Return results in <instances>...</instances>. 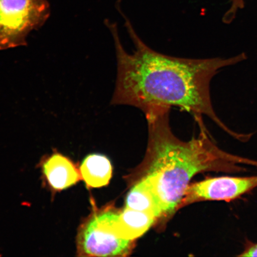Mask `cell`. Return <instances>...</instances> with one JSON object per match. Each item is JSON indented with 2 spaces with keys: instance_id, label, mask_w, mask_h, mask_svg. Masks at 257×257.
Wrapping results in <instances>:
<instances>
[{
  "instance_id": "1",
  "label": "cell",
  "mask_w": 257,
  "mask_h": 257,
  "mask_svg": "<svg viewBox=\"0 0 257 257\" xmlns=\"http://www.w3.org/2000/svg\"><path fill=\"white\" fill-rule=\"evenodd\" d=\"M124 17L136 49L128 53L121 43L117 25L108 22L117 64L111 105L133 106L144 113L157 107H178L195 118L206 115L235 139H248V134L235 133L220 119L210 94L212 78L221 69L246 60L245 53L229 59H193L165 55L144 43Z\"/></svg>"
},
{
  "instance_id": "2",
  "label": "cell",
  "mask_w": 257,
  "mask_h": 257,
  "mask_svg": "<svg viewBox=\"0 0 257 257\" xmlns=\"http://www.w3.org/2000/svg\"><path fill=\"white\" fill-rule=\"evenodd\" d=\"M170 108L157 107L145 112L149 136L146 155L138 166L125 177L132 186L148 177L160 201L162 217L167 222L177 211L193 177L214 172L237 173L243 166L257 168V161L230 154L220 149L209 136L202 117L196 119L200 127L197 138L184 141L170 126Z\"/></svg>"
},
{
  "instance_id": "3",
  "label": "cell",
  "mask_w": 257,
  "mask_h": 257,
  "mask_svg": "<svg viewBox=\"0 0 257 257\" xmlns=\"http://www.w3.org/2000/svg\"><path fill=\"white\" fill-rule=\"evenodd\" d=\"M119 210L113 205H94L77 231L76 252L79 256H127L135 241L121 238L115 227Z\"/></svg>"
},
{
  "instance_id": "4",
  "label": "cell",
  "mask_w": 257,
  "mask_h": 257,
  "mask_svg": "<svg viewBox=\"0 0 257 257\" xmlns=\"http://www.w3.org/2000/svg\"><path fill=\"white\" fill-rule=\"evenodd\" d=\"M50 14L47 0H0V50L25 46Z\"/></svg>"
},
{
  "instance_id": "5",
  "label": "cell",
  "mask_w": 257,
  "mask_h": 257,
  "mask_svg": "<svg viewBox=\"0 0 257 257\" xmlns=\"http://www.w3.org/2000/svg\"><path fill=\"white\" fill-rule=\"evenodd\" d=\"M256 188L257 176L208 178L189 185L179 204V210L198 201L230 202L248 194Z\"/></svg>"
},
{
  "instance_id": "6",
  "label": "cell",
  "mask_w": 257,
  "mask_h": 257,
  "mask_svg": "<svg viewBox=\"0 0 257 257\" xmlns=\"http://www.w3.org/2000/svg\"><path fill=\"white\" fill-rule=\"evenodd\" d=\"M44 181L52 192H60L82 181L79 168L73 161L60 153L44 157L40 163Z\"/></svg>"
},
{
  "instance_id": "7",
  "label": "cell",
  "mask_w": 257,
  "mask_h": 257,
  "mask_svg": "<svg viewBox=\"0 0 257 257\" xmlns=\"http://www.w3.org/2000/svg\"><path fill=\"white\" fill-rule=\"evenodd\" d=\"M157 222V218L152 213L124 207L118 211L115 227L121 238L135 241Z\"/></svg>"
},
{
  "instance_id": "8",
  "label": "cell",
  "mask_w": 257,
  "mask_h": 257,
  "mask_svg": "<svg viewBox=\"0 0 257 257\" xmlns=\"http://www.w3.org/2000/svg\"><path fill=\"white\" fill-rule=\"evenodd\" d=\"M131 186L125 200L124 207L152 213L157 218L156 224L159 223L162 217V210L150 178L145 177Z\"/></svg>"
},
{
  "instance_id": "9",
  "label": "cell",
  "mask_w": 257,
  "mask_h": 257,
  "mask_svg": "<svg viewBox=\"0 0 257 257\" xmlns=\"http://www.w3.org/2000/svg\"><path fill=\"white\" fill-rule=\"evenodd\" d=\"M79 168L82 181L89 189L104 187L110 183L112 173L111 163L102 154H89L82 160Z\"/></svg>"
},
{
  "instance_id": "10",
  "label": "cell",
  "mask_w": 257,
  "mask_h": 257,
  "mask_svg": "<svg viewBox=\"0 0 257 257\" xmlns=\"http://www.w3.org/2000/svg\"><path fill=\"white\" fill-rule=\"evenodd\" d=\"M230 8L224 14L223 22L224 24H229L236 17L237 12L245 7L244 0H230Z\"/></svg>"
},
{
  "instance_id": "11",
  "label": "cell",
  "mask_w": 257,
  "mask_h": 257,
  "mask_svg": "<svg viewBox=\"0 0 257 257\" xmlns=\"http://www.w3.org/2000/svg\"><path fill=\"white\" fill-rule=\"evenodd\" d=\"M237 256H257V243L246 239L242 251Z\"/></svg>"
}]
</instances>
